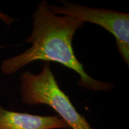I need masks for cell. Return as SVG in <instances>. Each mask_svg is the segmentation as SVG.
I'll return each mask as SVG.
<instances>
[{
	"instance_id": "1",
	"label": "cell",
	"mask_w": 129,
	"mask_h": 129,
	"mask_svg": "<svg viewBox=\"0 0 129 129\" xmlns=\"http://www.w3.org/2000/svg\"><path fill=\"white\" fill-rule=\"evenodd\" d=\"M33 28L26 39L31 47L19 55L3 60L1 71L13 75L22 68L35 61L53 62L75 71L80 77L79 86L95 91H109L114 84L92 78L85 71L83 64L75 56L72 40L77 29L85 23L70 16L54 13L45 0L40 1L32 14Z\"/></svg>"
},
{
	"instance_id": "2",
	"label": "cell",
	"mask_w": 129,
	"mask_h": 129,
	"mask_svg": "<svg viewBox=\"0 0 129 129\" xmlns=\"http://www.w3.org/2000/svg\"><path fill=\"white\" fill-rule=\"evenodd\" d=\"M20 81V91L24 104L49 106L72 129H93L85 117L77 111L69 96L61 90L49 62H44L38 74L29 71L23 72Z\"/></svg>"
},
{
	"instance_id": "3",
	"label": "cell",
	"mask_w": 129,
	"mask_h": 129,
	"mask_svg": "<svg viewBox=\"0 0 129 129\" xmlns=\"http://www.w3.org/2000/svg\"><path fill=\"white\" fill-rule=\"evenodd\" d=\"M62 6H50L55 14L70 16L83 22L104 28L115 37L117 48L122 60L129 66V14L113 10L95 9L62 1Z\"/></svg>"
},
{
	"instance_id": "4",
	"label": "cell",
	"mask_w": 129,
	"mask_h": 129,
	"mask_svg": "<svg viewBox=\"0 0 129 129\" xmlns=\"http://www.w3.org/2000/svg\"><path fill=\"white\" fill-rule=\"evenodd\" d=\"M59 115L41 116L7 110L0 105V129H69Z\"/></svg>"
},
{
	"instance_id": "5",
	"label": "cell",
	"mask_w": 129,
	"mask_h": 129,
	"mask_svg": "<svg viewBox=\"0 0 129 129\" xmlns=\"http://www.w3.org/2000/svg\"><path fill=\"white\" fill-rule=\"evenodd\" d=\"M0 20H2L5 23V25H7V26H10L16 21V19L13 18L10 16L3 13L1 12H0Z\"/></svg>"
},
{
	"instance_id": "6",
	"label": "cell",
	"mask_w": 129,
	"mask_h": 129,
	"mask_svg": "<svg viewBox=\"0 0 129 129\" xmlns=\"http://www.w3.org/2000/svg\"><path fill=\"white\" fill-rule=\"evenodd\" d=\"M5 47V46H0V49H1V48H3V47Z\"/></svg>"
}]
</instances>
